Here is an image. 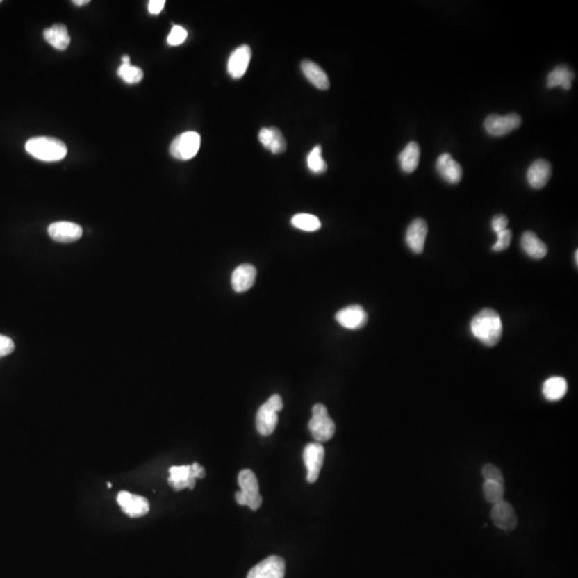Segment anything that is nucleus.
I'll list each match as a JSON object with an SVG mask.
<instances>
[{"mask_svg": "<svg viewBox=\"0 0 578 578\" xmlns=\"http://www.w3.org/2000/svg\"><path fill=\"white\" fill-rule=\"evenodd\" d=\"M470 330L481 343L488 347H494L502 340L504 327L496 311L484 308L471 320Z\"/></svg>", "mask_w": 578, "mask_h": 578, "instance_id": "nucleus-1", "label": "nucleus"}, {"mask_svg": "<svg viewBox=\"0 0 578 578\" xmlns=\"http://www.w3.org/2000/svg\"><path fill=\"white\" fill-rule=\"evenodd\" d=\"M26 151L35 159L44 162L60 161L67 156L68 148L65 142L54 138L40 136L33 138L26 142Z\"/></svg>", "mask_w": 578, "mask_h": 578, "instance_id": "nucleus-2", "label": "nucleus"}, {"mask_svg": "<svg viewBox=\"0 0 578 578\" xmlns=\"http://www.w3.org/2000/svg\"><path fill=\"white\" fill-rule=\"evenodd\" d=\"M240 492L236 493V502L240 506H247L251 510L261 508L263 498L259 493L258 481L254 472L249 469L241 470L238 476Z\"/></svg>", "mask_w": 578, "mask_h": 578, "instance_id": "nucleus-3", "label": "nucleus"}, {"mask_svg": "<svg viewBox=\"0 0 578 578\" xmlns=\"http://www.w3.org/2000/svg\"><path fill=\"white\" fill-rule=\"evenodd\" d=\"M283 409V399L274 394L257 411L256 429L261 436H269L278 425V413Z\"/></svg>", "mask_w": 578, "mask_h": 578, "instance_id": "nucleus-4", "label": "nucleus"}, {"mask_svg": "<svg viewBox=\"0 0 578 578\" xmlns=\"http://www.w3.org/2000/svg\"><path fill=\"white\" fill-rule=\"evenodd\" d=\"M308 429L315 440H317L318 443H326L334 436L336 424L330 418L326 406L316 404L313 407V417L308 423Z\"/></svg>", "mask_w": 578, "mask_h": 578, "instance_id": "nucleus-5", "label": "nucleus"}, {"mask_svg": "<svg viewBox=\"0 0 578 578\" xmlns=\"http://www.w3.org/2000/svg\"><path fill=\"white\" fill-rule=\"evenodd\" d=\"M201 147V135L193 131L183 132L174 138L170 152L177 160L188 161L193 159Z\"/></svg>", "mask_w": 578, "mask_h": 578, "instance_id": "nucleus-6", "label": "nucleus"}, {"mask_svg": "<svg viewBox=\"0 0 578 578\" xmlns=\"http://www.w3.org/2000/svg\"><path fill=\"white\" fill-rule=\"evenodd\" d=\"M522 124V118L520 115L508 114L506 116L492 114L485 119V131L492 136H504L510 133L515 129L520 128Z\"/></svg>", "mask_w": 578, "mask_h": 578, "instance_id": "nucleus-7", "label": "nucleus"}, {"mask_svg": "<svg viewBox=\"0 0 578 578\" xmlns=\"http://www.w3.org/2000/svg\"><path fill=\"white\" fill-rule=\"evenodd\" d=\"M117 502L122 508V512L129 518H142L149 512L150 504L147 499L138 495L131 494L126 490L118 493Z\"/></svg>", "mask_w": 578, "mask_h": 578, "instance_id": "nucleus-8", "label": "nucleus"}, {"mask_svg": "<svg viewBox=\"0 0 578 578\" xmlns=\"http://www.w3.org/2000/svg\"><path fill=\"white\" fill-rule=\"evenodd\" d=\"M324 449L320 443H311L306 445L304 451V461L308 476L306 480L315 483L318 480L322 464H324Z\"/></svg>", "mask_w": 578, "mask_h": 578, "instance_id": "nucleus-9", "label": "nucleus"}, {"mask_svg": "<svg viewBox=\"0 0 578 578\" xmlns=\"http://www.w3.org/2000/svg\"><path fill=\"white\" fill-rule=\"evenodd\" d=\"M490 518L495 526L504 531H512L518 527V516L515 510L510 502L506 500L493 504Z\"/></svg>", "mask_w": 578, "mask_h": 578, "instance_id": "nucleus-10", "label": "nucleus"}, {"mask_svg": "<svg viewBox=\"0 0 578 578\" xmlns=\"http://www.w3.org/2000/svg\"><path fill=\"white\" fill-rule=\"evenodd\" d=\"M284 559L279 556H270L252 568L247 578H284Z\"/></svg>", "mask_w": 578, "mask_h": 578, "instance_id": "nucleus-11", "label": "nucleus"}, {"mask_svg": "<svg viewBox=\"0 0 578 578\" xmlns=\"http://www.w3.org/2000/svg\"><path fill=\"white\" fill-rule=\"evenodd\" d=\"M47 231L53 240L60 243L75 242L83 235V229L80 225L65 221L55 222L49 225Z\"/></svg>", "mask_w": 578, "mask_h": 578, "instance_id": "nucleus-12", "label": "nucleus"}, {"mask_svg": "<svg viewBox=\"0 0 578 578\" xmlns=\"http://www.w3.org/2000/svg\"><path fill=\"white\" fill-rule=\"evenodd\" d=\"M336 320L345 329H361L368 322V314L361 306H349L338 311Z\"/></svg>", "mask_w": 578, "mask_h": 578, "instance_id": "nucleus-13", "label": "nucleus"}, {"mask_svg": "<svg viewBox=\"0 0 578 578\" xmlns=\"http://www.w3.org/2000/svg\"><path fill=\"white\" fill-rule=\"evenodd\" d=\"M252 57V51L249 45L237 47L229 56L227 63V72L235 80H239L247 72L249 61Z\"/></svg>", "mask_w": 578, "mask_h": 578, "instance_id": "nucleus-14", "label": "nucleus"}, {"mask_svg": "<svg viewBox=\"0 0 578 578\" xmlns=\"http://www.w3.org/2000/svg\"><path fill=\"white\" fill-rule=\"evenodd\" d=\"M170 478L168 483L176 490H193L195 488L196 474L192 465L187 466H174L170 468Z\"/></svg>", "mask_w": 578, "mask_h": 578, "instance_id": "nucleus-15", "label": "nucleus"}, {"mask_svg": "<svg viewBox=\"0 0 578 578\" xmlns=\"http://www.w3.org/2000/svg\"><path fill=\"white\" fill-rule=\"evenodd\" d=\"M427 231L429 229H427V222L420 217L411 222V224L406 231V243L415 254H421L423 252Z\"/></svg>", "mask_w": 578, "mask_h": 578, "instance_id": "nucleus-16", "label": "nucleus"}, {"mask_svg": "<svg viewBox=\"0 0 578 578\" xmlns=\"http://www.w3.org/2000/svg\"><path fill=\"white\" fill-rule=\"evenodd\" d=\"M436 170L440 177L450 185H457L462 180V166L453 159L451 154H443L439 156L436 162Z\"/></svg>", "mask_w": 578, "mask_h": 578, "instance_id": "nucleus-17", "label": "nucleus"}, {"mask_svg": "<svg viewBox=\"0 0 578 578\" xmlns=\"http://www.w3.org/2000/svg\"><path fill=\"white\" fill-rule=\"evenodd\" d=\"M550 176H552V165L546 160H536L528 168V183L534 189H542L545 187Z\"/></svg>", "mask_w": 578, "mask_h": 578, "instance_id": "nucleus-18", "label": "nucleus"}, {"mask_svg": "<svg viewBox=\"0 0 578 578\" xmlns=\"http://www.w3.org/2000/svg\"><path fill=\"white\" fill-rule=\"evenodd\" d=\"M256 268L253 265L242 264L233 270L231 285L235 292H245L254 285Z\"/></svg>", "mask_w": 578, "mask_h": 578, "instance_id": "nucleus-19", "label": "nucleus"}, {"mask_svg": "<svg viewBox=\"0 0 578 578\" xmlns=\"http://www.w3.org/2000/svg\"><path fill=\"white\" fill-rule=\"evenodd\" d=\"M259 142L272 154H280L286 150V140L278 128H263L259 131Z\"/></svg>", "mask_w": 578, "mask_h": 578, "instance_id": "nucleus-20", "label": "nucleus"}, {"mask_svg": "<svg viewBox=\"0 0 578 578\" xmlns=\"http://www.w3.org/2000/svg\"><path fill=\"white\" fill-rule=\"evenodd\" d=\"M301 70H302L304 76L308 79V82L314 85L316 88L320 89V90L329 89V79L317 63H313L311 60H304L301 63Z\"/></svg>", "mask_w": 578, "mask_h": 578, "instance_id": "nucleus-21", "label": "nucleus"}, {"mask_svg": "<svg viewBox=\"0 0 578 578\" xmlns=\"http://www.w3.org/2000/svg\"><path fill=\"white\" fill-rule=\"evenodd\" d=\"M524 252L534 259H541L547 254V245L538 238L534 231H526L522 233L520 240Z\"/></svg>", "mask_w": 578, "mask_h": 578, "instance_id": "nucleus-22", "label": "nucleus"}, {"mask_svg": "<svg viewBox=\"0 0 578 578\" xmlns=\"http://www.w3.org/2000/svg\"><path fill=\"white\" fill-rule=\"evenodd\" d=\"M43 35L45 41L58 51H65L70 45L71 38L68 29L63 24H55L51 28L45 29Z\"/></svg>", "mask_w": 578, "mask_h": 578, "instance_id": "nucleus-23", "label": "nucleus"}, {"mask_svg": "<svg viewBox=\"0 0 578 578\" xmlns=\"http://www.w3.org/2000/svg\"><path fill=\"white\" fill-rule=\"evenodd\" d=\"M568 392V383L565 378L553 376L545 380L542 387L544 397L550 402H558L565 397Z\"/></svg>", "mask_w": 578, "mask_h": 578, "instance_id": "nucleus-24", "label": "nucleus"}, {"mask_svg": "<svg viewBox=\"0 0 578 578\" xmlns=\"http://www.w3.org/2000/svg\"><path fill=\"white\" fill-rule=\"evenodd\" d=\"M574 77H575V74L568 65H558L548 74L547 87L548 88H555V87L560 86L564 90H570Z\"/></svg>", "mask_w": 578, "mask_h": 578, "instance_id": "nucleus-25", "label": "nucleus"}, {"mask_svg": "<svg viewBox=\"0 0 578 578\" xmlns=\"http://www.w3.org/2000/svg\"><path fill=\"white\" fill-rule=\"evenodd\" d=\"M420 154L421 151H420L419 144L415 142H409L399 156L402 170L407 174L415 172L419 165Z\"/></svg>", "mask_w": 578, "mask_h": 578, "instance_id": "nucleus-26", "label": "nucleus"}, {"mask_svg": "<svg viewBox=\"0 0 578 578\" xmlns=\"http://www.w3.org/2000/svg\"><path fill=\"white\" fill-rule=\"evenodd\" d=\"M292 226L304 231H316L322 227L320 219L308 213H299L292 219Z\"/></svg>", "mask_w": 578, "mask_h": 578, "instance_id": "nucleus-27", "label": "nucleus"}, {"mask_svg": "<svg viewBox=\"0 0 578 578\" xmlns=\"http://www.w3.org/2000/svg\"><path fill=\"white\" fill-rule=\"evenodd\" d=\"M482 490L483 496L488 504H495L504 500V484L492 482V481H484Z\"/></svg>", "mask_w": 578, "mask_h": 578, "instance_id": "nucleus-28", "label": "nucleus"}, {"mask_svg": "<svg viewBox=\"0 0 578 578\" xmlns=\"http://www.w3.org/2000/svg\"><path fill=\"white\" fill-rule=\"evenodd\" d=\"M306 161H308V170L312 173L317 174V175L326 173L328 166H327L326 161L322 158V146L320 144L313 148L312 151L308 154Z\"/></svg>", "mask_w": 578, "mask_h": 578, "instance_id": "nucleus-29", "label": "nucleus"}, {"mask_svg": "<svg viewBox=\"0 0 578 578\" xmlns=\"http://www.w3.org/2000/svg\"><path fill=\"white\" fill-rule=\"evenodd\" d=\"M117 74L128 84H138L144 77V71L130 63H122L117 71Z\"/></svg>", "mask_w": 578, "mask_h": 578, "instance_id": "nucleus-30", "label": "nucleus"}, {"mask_svg": "<svg viewBox=\"0 0 578 578\" xmlns=\"http://www.w3.org/2000/svg\"><path fill=\"white\" fill-rule=\"evenodd\" d=\"M482 474L484 477L485 481H492V482L504 484V478L502 476V471H500L498 467L495 466V465H484L482 468Z\"/></svg>", "mask_w": 578, "mask_h": 578, "instance_id": "nucleus-31", "label": "nucleus"}, {"mask_svg": "<svg viewBox=\"0 0 578 578\" xmlns=\"http://www.w3.org/2000/svg\"><path fill=\"white\" fill-rule=\"evenodd\" d=\"M188 37V31L181 26H174L167 37V43L172 47H178L185 42Z\"/></svg>", "mask_w": 578, "mask_h": 578, "instance_id": "nucleus-32", "label": "nucleus"}, {"mask_svg": "<svg viewBox=\"0 0 578 578\" xmlns=\"http://www.w3.org/2000/svg\"><path fill=\"white\" fill-rule=\"evenodd\" d=\"M497 242L493 245L492 249L494 252H502L504 249H508L510 245L511 240H512V231L506 229V231L502 233H497Z\"/></svg>", "mask_w": 578, "mask_h": 578, "instance_id": "nucleus-33", "label": "nucleus"}, {"mask_svg": "<svg viewBox=\"0 0 578 578\" xmlns=\"http://www.w3.org/2000/svg\"><path fill=\"white\" fill-rule=\"evenodd\" d=\"M15 345L13 340L8 336H0V358L6 357L15 352Z\"/></svg>", "mask_w": 578, "mask_h": 578, "instance_id": "nucleus-34", "label": "nucleus"}, {"mask_svg": "<svg viewBox=\"0 0 578 578\" xmlns=\"http://www.w3.org/2000/svg\"><path fill=\"white\" fill-rule=\"evenodd\" d=\"M508 224L509 220L506 215H495L494 219H493L492 229L496 233H502V231H506Z\"/></svg>", "mask_w": 578, "mask_h": 578, "instance_id": "nucleus-35", "label": "nucleus"}, {"mask_svg": "<svg viewBox=\"0 0 578 578\" xmlns=\"http://www.w3.org/2000/svg\"><path fill=\"white\" fill-rule=\"evenodd\" d=\"M164 6H165L164 0H151L148 3V10L151 15H159L164 9Z\"/></svg>", "mask_w": 578, "mask_h": 578, "instance_id": "nucleus-36", "label": "nucleus"}, {"mask_svg": "<svg viewBox=\"0 0 578 578\" xmlns=\"http://www.w3.org/2000/svg\"><path fill=\"white\" fill-rule=\"evenodd\" d=\"M192 466H193L194 471H195L196 478H205L206 471L205 469H204V467H201V465L199 464V463H193V464H192Z\"/></svg>", "mask_w": 578, "mask_h": 578, "instance_id": "nucleus-37", "label": "nucleus"}, {"mask_svg": "<svg viewBox=\"0 0 578 578\" xmlns=\"http://www.w3.org/2000/svg\"><path fill=\"white\" fill-rule=\"evenodd\" d=\"M89 3H90L89 0H74V1H73V3L76 6H84Z\"/></svg>", "mask_w": 578, "mask_h": 578, "instance_id": "nucleus-38", "label": "nucleus"}, {"mask_svg": "<svg viewBox=\"0 0 578 578\" xmlns=\"http://www.w3.org/2000/svg\"><path fill=\"white\" fill-rule=\"evenodd\" d=\"M122 63H130V57H129L128 55H124V56L122 57Z\"/></svg>", "mask_w": 578, "mask_h": 578, "instance_id": "nucleus-39", "label": "nucleus"}, {"mask_svg": "<svg viewBox=\"0 0 578 578\" xmlns=\"http://www.w3.org/2000/svg\"><path fill=\"white\" fill-rule=\"evenodd\" d=\"M575 265L577 266L578 265V251L576 249L575 251Z\"/></svg>", "mask_w": 578, "mask_h": 578, "instance_id": "nucleus-40", "label": "nucleus"}, {"mask_svg": "<svg viewBox=\"0 0 578 578\" xmlns=\"http://www.w3.org/2000/svg\"><path fill=\"white\" fill-rule=\"evenodd\" d=\"M0 3H1V1H0Z\"/></svg>", "mask_w": 578, "mask_h": 578, "instance_id": "nucleus-41", "label": "nucleus"}]
</instances>
